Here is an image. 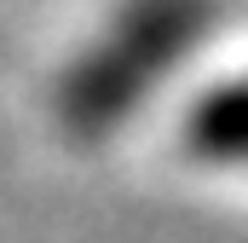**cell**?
Here are the masks:
<instances>
[{"mask_svg":"<svg viewBox=\"0 0 248 243\" xmlns=\"http://www.w3.org/2000/svg\"><path fill=\"white\" fill-rule=\"evenodd\" d=\"M214 6L208 0H133L122 17L75 58L58 87V116L75 139L110 133L139 99L202 41Z\"/></svg>","mask_w":248,"mask_h":243,"instance_id":"obj_1","label":"cell"},{"mask_svg":"<svg viewBox=\"0 0 248 243\" xmlns=\"http://www.w3.org/2000/svg\"><path fill=\"white\" fill-rule=\"evenodd\" d=\"M185 145L196 162L219 168H248V75L208 87L185 116Z\"/></svg>","mask_w":248,"mask_h":243,"instance_id":"obj_2","label":"cell"}]
</instances>
